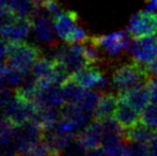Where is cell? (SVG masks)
Listing matches in <instances>:
<instances>
[{
	"mask_svg": "<svg viewBox=\"0 0 157 156\" xmlns=\"http://www.w3.org/2000/svg\"><path fill=\"white\" fill-rule=\"evenodd\" d=\"M151 73L147 65H143L137 61L124 63L119 65L112 73L111 83L112 87L118 91V93L128 91L132 88L147 85Z\"/></svg>",
	"mask_w": 157,
	"mask_h": 156,
	"instance_id": "6da1fadb",
	"label": "cell"
},
{
	"mask_svg": "<svg viewBox=\"0 0 157 156\" xmlns=\"http://www.w3.org/2000/svg\"><path fill=\"white\" fill-rule=\"evenodd\" d=\"M41 57L42 51L37 46L26 43V42L9 43V65L21 70L24 73H30L33 64Z\"/></svg>",
	"mask_w": 157,
	"mask_h": 156,
	"instance_id": "7a4b0ae2",
	"label": "cell"
},
{
	"mask_svg": "<svg viewBox=\"0 0 157 156\" xmlns=\"http://www.w3.org/2000/svg\"><path fill=\"white\" fill-rule=\"evenodd\" d=\"M52 58L67 72L70 76L90 65L83 50L82 43L68 44L67 46H63L60 49H57Z\"/></svg>",
	"mask_w": 157,
	"mask_h": 156,
	"instance_id": "3957f363",
	"label": "cell"
},
{
	"mask_svg": "<svg viewBox=\"0 0 157 156\" xmlns=\"http://www.w3.org/2000/svg\"><path fill=\"white\" fill-rule=\"evenodd\" d=\"M45 11L41 6V9L36 6L34 13L31 17L32 33L34 40L39 44L50 49H55L58 47V42L56 40V30H55L54 23L47 16V13L44 14Z\"/></svg>",
	"mask_w": 157,
	"mask_h": 156,
	"instance_id": "277c9868",
	"label": "cell"
},
{
	"mask_svg": "<svg viewBox=\"0 0 157 156\" xmlns=\"http://www.w3.org/2000/svg\"><path fill=\"white\" fill-rule=\"evenodd\" d=\"M44 127L35 120H29L14 128V148L16 154L25 152L43 140Z\"/></svg>",
	"mask_w": 157,
	"mask_h": 156,
	"instance_id": "5b68a950",
	"label": "cell"
},
{
	"mask_svg": "<svg viewBox=\"0 0 157 156\" xmlns=\"http://www.w3.org/2000/svg\"><path fill=\"white\" fill-rule=\"evenodd\" d=\"M130 34L127 30L105 36H93L91 40L101 50L110 57H118L130 47Z\"/></svg>",
	"mask_w": 157,
	"mask_h": 156,
	"instance_id": "8992f818",
	"label": "cell"
},
{
	"mask_svg": "<svg viewBox=\"0 0 157 156\" xmlns=\"http://www.w3.org/2000/svg\"><path fill=\"white\" fill-rule=\"evenodd\" d=\"M127 31L134 39L150 36L157 32V21L153 14L144 11L132 15L127 26Z\"/></svg>",
	"mask_w": 157,
	"mask_h": 156,
	"instance_id": "52a82bcc",
	"label": "cell"
},
{
	"mask_svg": "<svg viewBox=\"0 0 157 156\" xmlns=\"http://www.w3.org/2000/svg\"><path fill=\"white\" fill-rule=\"evenodd\" d=\"M31 30V18L14 17L0 28V36L8 43H21L25 42Z\"/></svg>",
	"mask_w": 157,
	"mask_h": 156,
	"instance_id": "ba28073f",
	"label": "cell"
},
{
	"mask_svg": "<svg viewBox=\"0 0 157 156\" xmlns=\"http://www.w3.org/2000/svg\"><path fill=\"white\" fill-rule=\"evenodd\" d=\"M130 51L135 61L147 67L157 58V36L136 39Z\"/></svg>",
	"mask_w": 157,
	"mask_h": 156,
	"instance_id": "9c48e42d",
	"label": "cell"
},
{
	"mask_svg": "<svg viewBox=\"0 0 157 156\" xmlns=\"http://www.w3.org/2000/svg\"><path fill=\"white\" fill-rule=\"evenodd\" d=\"M104 135H105V124L104 121L94 120L89 123L86 128H83L76 136L77 141L85 150L101 148L103 144Z\"/></svg>",
	"mask_w": 157,
	"mask_h": 156,
	"instance_id": "30bf717a",
	"label": "cell"
},
{
	"mask_svg": "<svg viewBox=\"0 0 157 156\" xmlns=\"http://www.w3.org/2000/svg\"><path fill=\"white\" fill-rule=\"evenodd\" d=\"M70 77L87 90L106 87L108 82L105 74L97 67H94V64L83 67L80 71L72 74Z\"/></svg>",
	"mask_w": 157,
	"mask_h": 156,
	"instance_id": "8fae6325",
	"label": "cell"
},
{
	"mask_svg": "<svg viewBox=\"0 0 157 156\" xmlns=\"http://www.w3.org/2000/svg\"><path fill=\"white\" fill-rule=\"evenodd\" d=\"M118 95L124 98L128 104L132 105L140 113L145 110V108L150 105V101H152L150 90L147 85L132 88L128 91L119 93Z\"/></svg>",
	"mask_w": 157,
	"mask_h": 156,
	"instance_id": "7c38bea8",
	"label": "cell"
},
{
	"mask_svg": "<svg viewBox=\"0 0 157 156\" xmlns=\"http://www.w3.org/2000/svg\"><path fill=\"white\" fill-rule=\"evenodd\" d=\"M54 26L57 36L67 42L71 34L78 26V16L73 11H66L54 18Z\"/></svg>",
	"mask_w": 157,
	"mask_h": 156,
	"instance_id": "4fadbf2b",
	"label": "cell"
},
{
	"mask_svg": "<svg viewBox=\"0 0 157 156\" xmlns=\"http://www.w3.org/2000/svg\"><path fill=\"white\" fill-rule=\"evenodd\" d=\"M113 119L122 128L126 129L140 122V112H138L132 105L128 104L124 98L119 96L118 107Z\"/></svg>",
	"mask_w": 157,
	"mask_h": 156,
	"instance_id": "5bb4252c",
	"label": "cell"
},
{
	"mask_svg": "<svg viewBox=\"0 0 157 156\" xmlns=\"http://www.w3.org/2000/svg\"><path fill=\"white\" fill-rule=\"evenodd\" d=\"M157 137V133L154 128L147 126L141 122L135 124L129 128L124 129V139L127 142H137V143H152Z\"/></svg>",
	"mask_w": 157,
	"mask_h": 156,
	"instance_id": "9a60e30c",
	"label": "cell"
},
{
	"mask_svg": "<svg viewBox=\"0 0 157 156\" xmlns=\"http://www.w3.org/2000/svg\"><path fill=\"white\" fill-rule=\"evenodd\" d=\"M119 103V96L113 93H101L97 105L95 120L108 121L113 119Z\"/></svg>",
	"mask_w": 157,
	"mask_h": 156,
	"instance_id": "2e32d148",
	"label": "cell"
},
{
	"mask_svg": "<svg viewBox=\"0 0 157 156\" xmlns=\"http://www.w3.org/2000/svg\"><path fill=\"white\" fill-rule=\"evenodd\" d=\"M61 88H62L65 104H77L81 100H83L88 94V90L86 88L81 87L71 77L61 86Z\"/></svg>",
	"mask_w": 157,
	"mask_h": 156,
	"instance_id": "e0dca14e",
	"label": "cell"
},
{
	"mask_svg": "<svg viewBox=\"0 0 157 156\" xmlns=\"http://www.w3.org/2000/svg\"><path fill=\"white\" fill-rule=\"evenodd\" d=\"M6 9L16 17L31 18L36 6L34 0H8Z\"/></svg>",
	"mask_w": 157,
	"mask_h": 156,
	"instance_id": "ac0fdd59",
	"label": "cell"
},
{
	"mask_svg": "<svg viewBox=\"0 0 157 156\" xmlns=\"http://www.w3.org/2000/svg\"><path fill=\"white\" fill-rule=\"evenodd\" d=\"M26 75L27 74L24 73L21 70H17L12 67H6V87L9 88H19L24 85L26 80Z\"/></svg>",
	"mask_w": 157,
	"mask_h": 156,
	"instance_id": "d6986e66",
	"label": "cell"
},
{
	"mask_svg": "<svg viewBox=\"0 0 157 156\" xmlns=\"http://www.w3.org/2000/svg\"><path fill=\"white\" fill-rule=\"evenodd\" d=\"M141 121L147 126L157 129V102H153L143 111Z\"/></svg>",
	"mask_w": 157,
	"mask_h": 156,
	"instance_id": "ffe728a7",
	"label": "cell"
},
{
	"mask_svg": "<svg viewBox=\"0 0 157 156\" xmlns=\"http://www.w3.org/2000/svg\"><path fill=\"white\" fill-rule=\"evenodd\" d=\"M40 4L43 8V10L45 11V13H47L52 18L57 17L59 14L63 12L60 2L58 0H43Z\"/></svg>",
	"mask_w": 157,
	"mask_h": 156,
	"instance_id": "44dd1931",
	"label": "cell"
},
{
	"mask_svg": "<svg viewBox=\"0 0 157 156\" xmlns=\"http://www.w3.org/2000/svg\"><path fill=\"white\" fill-rule=\"evenodd\" d=\"M52 151L47 146L45 142H39L36 146H32L31 149L21 153L17 156H50Z\"/></svg>",
	"mask_w": 157,
	"mask_h": 156,
	"instance_id": "7402d4cb",
	"label": "cell"
},
{
	"mask_svg": "<svg viewBox=\"0 0 157 156\" xmlns=\"http://www.w3.org/2000/svg\"><path fill=\"white\" fill-rule=\"evenodd\" d=\"M88 39H89V36H88L86 30L83 29V28L77 26V28L74 30V32L71 34L70 39H68V41L66 42V43H67V44L83 43V42H86Z\"/></svg>",
	"mask_w": 157,
	"mask_h": 156,
	"instance_id": "603a6c76",
	"label": "cell"
},
{
	"mask_svg": "<svg viewBox=\"0 0 157 156\" xmlns=\"http://www.w3.org/2000/svg\"><path fill=\"white\" fill-rule=\"evenodd\" d=\"M147 86L150 90V94H151V98L153 102H157V76L151 75L147 82Z\"/></svg>",
	"mask_w": 157,
	"mask_h": 156,
	"instance_id": "cb8c5ba5",
	"label": "cell"
},
{
	"mask_svg": "<svg viewBox=\"0 0 157 156\" xmlns=\"http://www.w3.org/2000/svg\"><path fill=\"white\" fill-rule=\"evenodd\" d=\"M9 54V44L4 39H0V65L4 64V61L8 59Z\"/></svg>",
	"mask_w": 157,
	"mask_h": 156,
	"instance_id": "d4e9b609",
	"label": "cell"
},
{
	"mask_svg": "<svg viewBox=\"0 0 157 156\" xmlns=\"http://www.w3.org/2000/svg\"><path fill=\"white\" fill-rule=\"evenodd\" d=\"M14 17H16V16H14L8 9L0 8V28H1L4 24H6L8 21H10L11 19L14 18Z\"/></svg>",
	"mask_w": 157,
	"mask_h": 156,
	"instance_id": "484cf974",
	"label": "cell"
},
{
	"mask_svg": "<svg viewBox=\"0 0 157 156\" xmlns=\"http://www.w3.org/2000/svg\"><path fill=\"white\" fill-rule=\"evenodd\" d=\"M144 12L153 14L157 12V0H145Z\"/></svg>",
	"mask_w": 157,
	"mask_h": 156,
	"instance_id": "4316f807",
	"label": "cell"
},
{
	"mask_svg": "<svg viewBox=\"0 0 157 156\" xmlns=\"http://www.w3.org/2000/svg\"><path fill=\"white\" fill-rule=\"evenodd\" d=\"M85 156H107V154H106L103 149L96 148V149H92V150H88L86 152Z\"/></svg>",
	"mask_w": 157,
	"mask_h": 156,
	"instance_id": "83f0119b",
	"label": "cell"
},
{
	"mask_svg": "<svg viewBox=\"0 0 157 156\" xmlns=\"http://www.w3.org/2000/svg\"><path fill=\"white\" fill-rule=\"evenodd\" d=\"M147 70H149V72L151 73V75L157 76V58L151 63V64L147 65Z\"/></svg>",
	"mask_w": 157,
	"mask_h": 156,
	"instance_id": "f1b7e54d",
	"label": "cell"
},
{
	"mask_svg": "<svg viewBox=\"0 0 157 156\" xmlns=\"http://www.w3.org/2000/svg\"><path fill=\"white\" fill-rule=\"evenodd\" d=\"M6 6H8V0H0V8L6 9Z\"/></svg>",
	"mask_w": 157,
	"mask_h": 156,
	"instance_id": "f546056e",
	"label": "cell"
},
{
	"mask_svg": "<svg viewBox=\"0 0 157 156\" xmlns=\"http://www.w3.org/2000/svg\"><path fill=\"white\" fill-rule=\"evenodd\" d=\"M147 156H157V153L154 152V151L151 149V150H150V152H149V154H147Z\"/></svg>",
	"mask_w": 157,
	"mask_h": 156,
	"instance_id": "4dcf8cb0",
	"label": "cell"
},
{
	"mask_svg": "<svg viewBox=\"0 0 157 156\" xmlns=\"http://www.w3.org/2000/svg\"><path fill=\"white\" fill-rule=\"evenodd\" d=\"M50 156H63L60 152H52Z\"/></svg>",
	"mask_w": 157,
	"mask_h": 156,
	"instance_id": "1f68e13d",
	"label": "cell"
},
{
	"mask_svg": "<svg viewBox=\"0 0 157 156\" xmlns=\"http://www.w3.org/2000/svg\"><path fill=\"white\" fill-rule=\"evenodd\" d=\"M0 156H9V155L6 154V153H4L3 151H1V150H0Z\"/></svg>",
	"mask_w": 157,
	"mask_h": 156,
	"instance_id": "d6a6232c",
	"label": "cell"
},
{
	"mask_svg": "<svg viewBox=\"0 0 157 156\" xmlns=\"http://www.w3.org/2000/svg\"><path fill=\"white\" fill-rule=\"evenodd\" d=\"M34 1H35V2H37V3H41V2L43 1V0H34Z\"/></svg>",
	"mask_w": 157,
	"mask_h": 156,
	"instance_id": "836d02e7",
	"label": "cell"
},
{
	"mask_svg": "<svg viewBox=\"0 0 157 156\" xmlns=\"http://www.w3.org/2000/svg\"><path fill=\"white\" fill-rule=\"evenodd\" d=\"M154 16H155V18H156V21H157V12L155 13V15H154Z\"/></svg>",
	"mask_w": 157,
	"mask_h": 156,
	"instance_id": "e575fe53",
	"label": "cell"
},
{
	"mask_svg": "<svg viewBox=\"0 0 157 156\" xmlns=\"http://www.w3.org/2000/svg\"><path fill=\"white\" fill-rule=\"evenodd\" d=\"M156 133H157V129H156Z\"/></svg>",
	"mask_w": 157,
	"mask_h": 156,
	"instance_id": "d590c367",
	"label": "cell"
}]
</instances>
